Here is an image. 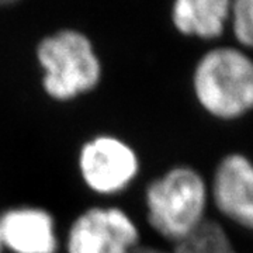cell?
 Here are the masks:
<instances>
[{
	"label": "cell",
	"instance_id": "6da1fadb",
	"mask_svg": "<svg viewBox=\"0 0 253 253\" xmlns=\"http://www.w3.org/2000/svg\"><path fill=\"white\" fill-rule=\"evenodd\" d=\"M210 186L191 165L174 163L141 179L116 203L126 207L144 231L173 246L193 235L207 218Z\"/></svg>",
	"mask_w": 253,
	"mask_h": 253
},
{
	"label": "cell",
	"instance_id": "ba28073f",
	"mask_svg": "<svg viewBox=\"0 0 253 253\" xmlns=\"http://www.w3.org/2000/svg\"><path fill=\"white\" fill-rule=\"evenodd\" d=\"M231 1L226 0H176L168 7V23L183 38L211 41L229 24Z\"/></svg>",
	"mask_w": 253,
	"mask_h": 253
},
{
	"label": "cell",
	"instance_id": "8992f818",
	"mask_svg": "<svg viewBox=\"0 0 253 253\" xmlns=\"http://www.w3.org/2000/svg\"><path fill=\"white\" fill-rule=\"evenodd\" d=\"M4 253H62V232L45 207L17 204L0 210Z\"/></svg>",
	"mask_w": 253,
	"mask_h": 253
},
{
	"label": "cell",
	"instance_id": "7c38bea8",
	"mask_svg": "<svg viewBox=\"0 0 253 253\" xmlns=\"http://www.w3.org/2000/svg\"><path fill=\"white\" fill-rule=\"evenodd\" d=\"M0 253H4V249H3V244H1V235H0Z\"/></svg>",
	"mask_w": 253,
	"mask_h": 253
},
{
	"label": "cell",
	"instance_id": "5b68a950",
	"mask_svg": "<svg viewBox=\"0 0 253 253\" xmlns=\"http://www.w3.org/2000/svg\"><path fill=\"white\" fill-rule=\"evenodd\" d=\"M144 231L116 201H96L79 211L62 229V253H135Z\"/></svg>",
	"mask_w": 253,
	"mask_h": 253
},
{
	"label": "cell",
	"instance_id": "9c48e42d",
	"mask_svg": "<svg viewBox=\"0 0 253 253\" xmlns=\"http://www.w3.org/2000/svg\"><path fill=\"white\" fill-rule=\"evenodd\" d=\"M170 253H238L231 238L218 222L207 219L199 229L179 245L173 246Z\"/></svg>",
	"mask_w": 253,
	"mask_h": 253
},
{
	"label": "cell",
	"instance_id": "277c9868",
	"mask_svg": "<svg viewBox=\"0 0 253 253\" xmlns=\"http://www.w3.org/2000/svg\"><path fill=\"white\" fill-rule=\"evenodd\" d=\"M82 186L97 201H118L142 177V161L123 136L99 132L86 138L76 152Z\"/></svg>",
	"mask_w": 253,
	"mask_h": 253
},
{
	"label": "cell",
	"instance_id": "30bf717a",
	"mask_svg": "<svg viewBox=\"0 0 253 253\" xmlns=\"http://www.w3.org/2000/svg\"><path fill=\"white\" fill-rule=\"evenodd\" d=\"M229 24L238 42L253 49V0L231 3Z\"/></svg>",
	"mask_w": 253,
	"mask_h": 253
},
{
	"label": "cell",
	"instance_id": "3957f363",
	"mask_svg": "<svg viewBox=\"0 0 253 253\" xmlns=\"http://www.w3.org/2000/svg\"><path fill=\"white\" fill-rule=\"evenodd\" d=\"M190 86L211 117L236 120L253 110V61L232 46L208 49L194 63Z\"/></svg>",
	"mask_w": 253,
	"mask_h": 253
},
{
	"label": "cell",
	"instance_id": "7a4b0ae2",
	"mask_svg": "<svg viewBox=\"0 0 253 253\" xmlns=\"http://www.w3.org/2000/svg\"><path fill=\"white\" fill-rule=\"evenodd\" d=\"M41 90L55 103H72L96 90L103 79V62L93 40L66 26L42 36L34 48Z\"/></svg>",
	"mask_w": 253,
	"mask_h": 253
},
{
	"label": "cell",
	"instance_id": "8fae6325",
	"mask_svg": "<svg viewBox=\"0 0 253 253\" xmlns=\"http://www.w3.org/2000/svg\"><path fill=\"white\" fill-rule=\"evenodd\" d=\"M135 253H170V249L169 248H161L158 245L144 242V244L138 248V251Z\"/></svg>",
	"mask_w": 253,
	"mask_h": 253
},
{
	"label": "cell",
	"instance_id": "52a82bcc",
	"mask_svg": "<svg viewBox=\"0 0 253 253\" xmlns=\"http://www.w3.org/2000/svg\"><path fill=\"white\" fill-rule=\"evenodd\" d=\"M210 196L224 217L253 231V162L248 156L222 158L212 176Z\"/></svg>",
	"mask_w": 253,
	"mask_h": 253
}]
</instances>
